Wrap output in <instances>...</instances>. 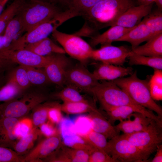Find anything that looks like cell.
Here are the masks:
<instances>
[{
    "mask_svg": "<svg viewBox=\"0 0 162 162\" xmlns=\"http://www.w3.org/2000/svg\"><path fill=\"white\" fill-rule=\"evenodd\" d=\"M140 22L146 25L156 34L162 33V10L158 9L151 11Z\"/></svg>",
    "mask_w": 162,
    "mask_h": 162,
    "instance_id": "31",
    "label": "cell"
},
{
    "mask_svg": "<svg viewBox=\"0 0 162 162\" xmlns=\"http://www.w3.org/2000/svg\"><path fill=\"white\" fill-rule=\"evenodd\" d=\"M40 134L38 128H33L29 133L16 142L13 148L20 156L26 154L29 152Z\"/></svg>",
    "mask_w": 162,
    "mask_h": 162,
    "instance_id": "24",
    "label": "cell"
},
{
    "mask_svg": "<svg viewBox=\"0 0 162 162\" xmlns=\"http://www.w3.org/2000/svg\"><path fill=\"white\" fill-rule=\"evenodd\" d=\"M136 0H103L90 8L82 16L86 22L82 29L93 35L98 30L111 26L124 12L136 5Z\"/></svg>",
    "mask_w": 162,
    "mask_h": 162,
    "instance_id": "1",
    "label": "cell"
},
{
    "mask_svg": "<svg viewBox=\"0 0 162 162\" xmlns=\"http://www.w3.org/2000/svg\"><path fill=\"white\" fill-rule=\"evenodd\" d=\"M79 135L90 145L107 153L108 142L107 139L103 134L91 129L86 134Z\"/></svg>",
    "mask_w": 162,
    "mask_h": 162,
    "instance_id": "28",
    "label": "cell"
},
{
    "mask_svg": "<svg viewBox=\"0 0 162 162\" xmlns=\"http://www.w3.org/2000/svg\"><path fill=\"white\" fill-rule=\"evenodd\" d=\"M153 4L136 5L130 8L121 14L112 26L116 25L128 28L135 27L140 22L142 18L151 11Z\"/></svg>",
    "mask_w": 162,
    "mask_h": 162,
    "instance_id": "15",
    "label": "cell"
},
{
    "mask_svg": "<svg viewBox=\"0 0 162 162\" xmlns=\"http://www.w3.org/2000/svg\"><path fill=\"white\" fill-rule=\"evenodd\" d=\"M60 106L62 111L68 114L89 113L92 111L100 112L89 102H63Z\"/></svg>",
    "mask_w": 162,
    "mask_h": 162,
    "instance_id": "29",
    "label": "cell"
},
{
    "mask_svg": "<svg viewBox=\"0 0 162 162\" xmlns=\"http://www.w3.org/2000/svg\"><path fill=\"white\" fill-rule=\"evenodd\" d=\"M42 0L52 2V0Z\"/></svg>",
    "mask_w": 162,
    "mask_h": 162,
    "instance_id": "53",
    "label": "cell"
},
{
    "mask_svg": "<svg viewBox=\"0 0 162 162\" xmlns=\"http://www.w3.org/2000/svg\"><path fill=\"white\" fill-rule=\"evenodd\" d=\"M7 79L15 82L23 90L28 88L31 85L25 67L20 65L8 75Z\"/></svg>",
    "mask_w": 162,
    "mask_h": 162,
    "instance_id": "36",
    "label": "cell"
},
{
    "mask_svg": "<svg viewBox=\"0 0 162 162\" xmlns=\"http://www.w3.org/2000/svg\"><path fill=\"white\" fill-rule=\"evenodd\" d=\"M113 81L137 104L154 111L162 118V108L151 97L148 80L139 79L135 71L129 77H121Z\"/></svg>",
    "mask_w": 162,
    "mask_h": 162,
    "instance_id": "3",
    "label": "cell"
},
{
    "mask_svg": "<svg viewBox=\"0 0 162 162\" xmlns=\"http://www.w3.org/2000/svg\"><path fill=\"white\" fill-rule=\"evenodd\" d=\"M52 55L42 56L25 48L0 50V57L8 67L11 64L16 63L25 67L43 68Z\"/></svg>",
    "mask_w": 162,
    "mask_h": 162,
    "instance_id": "10",
    "label": "cell"
},
{
    "mask_svg": "<svg viewBox=\"0 0 162 162\" xmlns=\"http://www.w3.org/2000/svg\"><path fill=\"white\" fill-rule=\"evenodd\" d=\"M0 162H24L23 157L11 148L0 146Z\"/></svg>",
    "mask_w": 162,
    "mask_h": 162,
    "instance_id": "41",
    "label": "cell"
},
{
    "mask_svg": "<svg viewBox=\"0 0 162 162\" xmlns=\"http://www.w3.org/2000/svg\"><path fill=\"white\" fill-rule=\"evenodd\" d=\"M131 116L134 117L132 121L134 132L145 131L153 120L137 112L132 113Z\"/></svg>",
    "mask_w": 162,
    "mask_h": 162,
    "instance_id": "40",
    "label": "cell"
},
{
    "mask_svg": "<svg viewBox=\"0 0 162 162\" xmlns=\"http://www.w3.org/2000/svg\"><path fill=\"white\" fill-rule=\"evenodd\" d=\"M19 119L0 115V146L13 148L18 140L15 128Z\"/></svg>",
    "mask_w": 162,
    "mask_h": 162,
    "instance_id": "17",
    "label": "cell"
},
{
    "mask_svg": "<svg viewBox=\"0 0 162 162\" xmlns=\"http://www.w3.org/2000/svg\"><path fill=\"white\" fill-rule=\"evenodd\" d=\"M69 59L65 54H52L43 68L50 82L59 86L65 85L67 71L70 67Z\"/></svg>",
    "mask_w": 162,
    "mask_h": 162,
    "instance_id": "13",
    "label": "cell"
},
{
    "mask_svg": "<svg viewBox=\"0 0 162 162\" xmlns=\"http://www.w3.org/2000/svg\"><path fill=\"white\" fill-rule=\"evenodd\" d=\"M104 110L106 112L109 117V121L112 124L117 121L125 120L130 117L132 113L138 112L135 109L128 106L111 107Z\"/></svg>",
    "mask_w": 162,
    "mask_h": 162,
    "instance_id": "27",
    "label": "cell"
},
{
    "mask_svg": "<svg viewBox=\"0 0 162 162\" xmlns=\"http://www.w3.org/2000/svg\"><path fill=\"white\" fill-rule=\"evenodd\" d=\"M91 90V93L98 100L103 109L120 106H132L138 112L157 122L162 123V118L149 110L137 104L124 90L113 81L102 80Z\"/></svg>",
    "mask_w": 162,
    "mask_h": 162,
    "instance_id": "2",
    "label": "cell"
},
{
    "mask_svg": "<svg viewBox=\"0 0 162 162\" xmlns=\"http://www.w3.org/2000/svg\"><path fill=\"white\" fill-rule=\"evenodd\" d=\"M99 81L90 72L80 63L70 67L66 74L65 85L73 86L79 90L90 93Z\"/></svg>",
    "mask_w": 162,
    "mask_h": 162,
    "instance_id": "11",
    "label": "cell"
},
{
    "mask_svg": "<svg viewBox=\"0 0 162 162\" xmlns=\"http://www.w3.org/2000/svg\"><path fill=\"white\" fill-rule=\"evenodd\" d=\"M134 28H128L116 25L112 26L103 33L91 37L90 44L92 46H95L99 44L102 46L111 44Z\"/></svg>",
    "mask_w": 162,
    "mask_h": 162,
    "instance_id": "20",
    "label": "cell"
},
{
    "mask_svg": "<svg viewBox=\"0 0 162 162\" xmlns=\"http://www.w3.org/2000/svg\"><path fill=\"white\" fill-rule=\"evenodd\" d=\"M55 103H47L38 105L32 110L31 119L34 127L38 128L47 119L49 109Z\"/></svg>",
    "mask_w": 162,
    "mask_h": 162,
    "instance_id": "34",
    "label": "cell"
},
{
    "mask_svg": "<svg viewBox=\"0 0 162 162\" xmlns=\"http://www.w3.org/2000/svg\"><path fill=\"white\" fill-rule=\"evenodd\" d=\"M61 11L52 2L26 0L18 14L26 32L52 18Z\"/></svg>",
    "mask_w": 162,
    "mask_h": 162,
    "instance_id": "4",
    "label": "cell"
},
{
    "mask_svg": "<svg viewBox=\"0 0 162 162\" xmlns=\"http://www.w3.org/2000/svg\"><path fill=\"white\" fill-rule=\"evenodd\" d=\"M44 94L38 92L26 93L0 104V115L5 117L20 118L25 116L38 105L47 99Z\"/></svg>",
    "mask_w": 162,
    "mask_h": 162,
    "instance_id": "7",
    "label": "cell"
},
{
    "mask_svg": "<svg viewBox=\"0 0 162 162\" xmlns=\"http://www.w3.org/2000/svg\"><path fill=\"white\" fill-rule=\"evenodd\" d=\"M154 157L150 161L152 162H162V145H159L156 150Z\"/></svg>",
    "mask_w": 162,
    "mask_h": 162,
    "instance_id": "46",
    "label": "cell"
},
{
    "mask_svg": "<svg viewBox=\"0 0 162 162\" xmlns=\"http://www.w3.org/2000/svg\"><path fill=\"white\" fill-rule=\"evenodd\" d=\"M156 35L146 25L140 22L116 41L128 42L131 44V49H133L141 43L147 41Z\"/></svg>",
    "mask_w": 162,
    "mask_h": 162,
    "instance_id": "18",
    "label": "cell"
},
{
    "mask_svg": "<svg viewBox=\"0 0 162 162\" xmlns=\"http://www.w3.org/2000/svg\"><path fill=\"white\" fill-rule=\"evenodd\" d=\"M39 127L41 134L44 136L46 138L60 134V130L55 127L54 124L48 121H46Z\"/></svg>",
    "mask_w": 162,
    "mask_h": 162,
    "instance_id": "45",
    "label": "cell"
},
{
    "mask_svg": "<svg viewBox=\"0 0 162 162\" xmlns=\"http://www.w3.org/2000/svg\"><path fill=\"white\" fill-rule=\"evenodd\" d=\"M130 118H128L127 120H121L118 124L113 125L116 131L118 134L121 131L124 134H129L134 132L133 121Z\"/></svg>",
    "mask_w": 162,
    "mask_h": 162,
    "instance_id": "44",
    "label": "cell"
},
{
    "mask_svg": "<svg viewBox=\"0 0 162 162\" xmlns=\"http://www.w3.org/2000/svg\"><path fill=\"white\" fill-rule=\"evenodd\" d=\"M5 43V39L3 34L0 35V50L3 48Z\"/></svg>",
    "mask_w": 162,
    "mask_h": 162,
    "instance_id": "49",
    "label": "cell"
},
{
    "mask_svg": "<svg viewBox=\"0 0 162 162\" xmlns=\"http://www.w3.org/2000/svg\"><path fill=\"white\" fill-rule=\"evenodd\" d=\"M34 128L31 118L26 116L20 118L15 128L18 140L29 133Z\"/></svg>",
    "mask_w": 162,
    "mask_h": 162,
    "instance_id": "39",
    "label": "cell"
},
{
    "mask_svg": "<svg viewBox=\"0 0 162 162\" xmlns=\"http://www.w3.org/2000/svg\"><path fill=\"white\" fill-rule=\"evenodd\" d=\"M131 51V49L125 46L105 45L99 49L93 50L91 58L102 63L121 66L130 55Z\"/></svg>",
    "mask_w": 162,
    "mask_h": 162,
    "instance_id": "12",
    "label": "cell"
},
{
    "mask_svg": "<svg viewBox=\"0 0 162 162\" xmlns=\"http://www.w3.org/2000/svg\"><path fill=\"white\" fill-rule=\"evenodd\" d=\"M131 52L146 56H162V33L153 37L144 44L131 49Z\"/></svg>",
    "mask_w": 162,
    "mask_h": 162,
    "instance_id": "22",
    "label": "cell"
},
{
    "mask_svg": "<svg viewBox=\"0 0 162 162\" xmlns=\"http://www.w3.org/2000/svg\"><path fill=\"white\" fill-rule=\"evenodd\" d=\"M54 96L57 98L62 100L63 102H88L80 94L79 90L73 86L69 85H66Z\"/></svg>",
    "mask_w": 162,
    "mask_h": 162,
    "instance_id": "30",
    "label": "cell"
},
{
    "mask_svg": "<svg viewBox=\"0 0 162 162\" xmlns=\"http://www.w3.org/2000/svg\"><path fill=\"white\" fill-rule=\"evenodd\" d=\"M60 104L55 103L49 110L47 119L50 122L55 125L59 124L62 120V116Z\"/></svg>",
    "mask_w": 162,
    "mask_h": 162,
    "instance_id": "42",
    "label": "cell"
},
{
    "mask_svg": "<svg viewBox=\"0 0 162 162\" xmlns=\"http://www.w3.org/2000/svg\"><path fill=\"white\" fill-rule=\"evenodd\" d=\"M103 0H71L67 6L82 16L95 4Z\"/></svg>",
    "mask_w": 162,
    "mask_h": 162,
    "instance_id": "38",
    "label": "cell"
},
{
    "mask_svg": "<svg viewBox=\"0 0 162 162\" xmlns=\"http://www.w3.org/2000/svg\"><path fill=\"white\" fill-rule=\"evenodd\" d=\"M60 134L46 138L23 157L24 162H42L62 146Z\"/></svg>",
    "mask_w": 162,
    "mask_h": 162,
    "instance_id": "14",
    "label": "cell"
},
{
    "mask_svg": "<svg viewBox=\"0 0 162 162\" xmlns=\"http://www.w3.org/2000/svg\"><path fill=\"white\" fill-rule=\"evenodd\" d=\"M154 2L156 3L158 9L162 10V0H154Z\"/></svg>",
    "mask_w": 162,
    "mask_h": 162,
    "instance_id": "50",
    "label": "cell"
},
{
    "mask_svg": "<svg viewBox=\"0 0 162 162\" xmlns=\"http://www.w3.org/2000/svg\"><path fill=\"white\" fill-rule=\"evenodd\" d=\"M62 148L69 162H88L91 154L88 151L69 147Z\"/></svg>",
    "mask_w": 162,
    "mask_h": 162,
    "instance_id": "37",
    "label": "cell"
},
{
    "mask_svg": "<svg viewBox=\"0 0 162 162\" xmlns=\"http://www.w3.org/2000/svg\"><path fill=\"white\" fill-rule=\"evenodd\" d=\"M2 73L0 74V88L5 83L4 78L2 76Z\"/></svg>",
    "mask_w": 162,
    "mask_h": 162,
    "instance_id": "52",
    "label": "cell"
},
{
    "mask_svg": "<svg viewBox=\"0 0 162 162\" xmlns=\"http://www.w3.org/2000/svg\"><path fill=\"white\" fill-rule=\"evenodd\" d=\"M71 0H52V1H55L60 2L66 6H67Z\"/></svg>",
    "mask_w": 162,
    "mask_h": 162,
    "instance_id": "51",
    "label": "cell"
},
{
    "mask_svg": "<svg viewBox=\"0 0 162 162\" xmlns=\"http://www.w3.org/2000/svg\"><path fill=\"white\" fill-rule=\"evenodd\" d=\"M24 67L31 84L40 86L50 82L44 68Z\"/></svg>",
    "mask_w": 162,
    "mask_h": 162,
    "instance_id": "35",
    "label": "cell"
},
{
    "mask_svg": "<svg viewBox=\"0 0 162 162\" xmlns=\"http://www.w3.org/2000/svg\"><path fill=\"white\" fill-rule=\"evenodd\" d=\"M22 90L14 81L7 79L0 88V102H7L17 98Z\"/></svg>",
    "mask_w": 162,
    "mask_h": 162,
    "instance_id": "33",
    "label": "cell"
},
{
    "mask_svg": "<svg viewBox=\"0 0 162 162\" xmlns=\"http://www.w3.org/2000/svg\"><path fill=\"white\" fill-rule=\"evenodd\" d=\"M148 159L162 142V124L152 120L144 131L123 134Z\"/></svg>",
    "mask_w": 162,
    "mask_h": 162,
    "instance_id": "6",
    "label": "cell"
},
{
    "mask_svg": "<svg viewBox=\"0 0 162 162\" xmlns=\"http://www.w3.org/2000/svg\"><path fill=\"white\" fill-rule=\"evenodd\" d=\"M88 162H116L107 153L96 149L90 155Z\"/></svg>",
    "mask_w": 162,
    "mask_h": 162,
    "instance_id": "43",
    "label": "cell"
},
{
    "mask_svg": "<svg viewBox=\"0 0 162 162\" xmlns=\"http://www.w3.org/2000/svg\"><path fill=\"white\" fill-rule=\"evenodd\" d=\"M86 117L89 122L91 128L103 134L107 139L110 140L119 135L116 131L113 125L106 119L100 112H90Z\"/></svg>",
    "mask_w": 162,
    "mask_h": 162,
    "instance_id": "19",
    "label": "cell"
},
{
    "mask_svg": "<svg viewBox=\"0 0 162 162\" xmlns=\"http://www.w3.org/2000/svg\"><path fill=\"white\" fill-rule=\"evenodd\" d=\"M53 38L61 45L71 57L82 64L91 58L93 50L92 46L80 36L76 34H68L57 29L52 34Z\"/></svg>",
    "mask_w": 162,
    "mask_h": 162,
    "instance_id": "8",
    "label": "cell"
},
{
    "mask_svg": "<svg viewBox=\"0 0 162 162\" xmlns=\"http://www.w3.org/2000/svg\"><path fill=\"white\" fill-rule=\"evenodd\" d=\"M133 69L102 63L97 67L92 73L98 80L113 81L117 79L131 74Z\"/></svg>",
    "mask_w": 162,
    "mask_h": 162,
    "instance_id": "16",
    "label": "cell"
},
{
    "mask_svg": "<svg viewBox=\"0 0 162 162\" xmlns=\"http://www.w3.org/2000/svg\"><path fill=\"white\" fill-rule=\"evenodd\" d=\"M107 153L116 162L147 161L142 152L123 134L110 140Z\"/></svg>",
    "mask_w": 162,
    "mask_h": 162,
    "instance_id": "9",
    "label": "cell"
},
{
    "mask_svg": "<svg viewBox=\"0 0 162 162\" xmlns=\"http://www.w3.org/2000/svg\"><path fill=\"white\" fill-rule=\"evenodd\" d=\"M139 5H147L154 2V0H136Z\"/></svg>",
    "mask_w": 162,
    "mask_h": 162,
    "instance_id": "47",
    "label": "cell"
},
{
    "mask_svg": "<svg viewBox=\"0 0 162 162\" xmlns=\"http://www.w3.org/2000/svg\"><path fill=\"white\" fill-rule=\"evenodd\" d=\"M26 32L20 17L18 13L9 22L3 35L5 39L4 47L8 49Z\"/></svg>",
    "mask_w": 162,
    "mask_h": 162,
    "instance_id": "23",
    "label": "cell"
},
{
    "mask_svg": "<svg viewBox=\"0 0 162 162\" xmlns=\"http://www.w3.org/2000/svg\"><path fill=\"white\" fill-rule=\"evenodd\" d=\"M24 48L42 56L56 53H65L61 46L57 45L48 37L36 42L28 44Z\"/></svg>",
    "mask_w": 162,
    "mask_h": 162,
    "instance_id": "21",
    "label": "cell"
},
{
    "mask_svg": "<svg viewBox=\"0 0 162 162\" xmlns=\"http://www.w3.org/2000/svg\"><path fill=\"white\" fill-rule=\"evenodd\" d=\"M129 64L133 65H143L153 68L162 70V56H148L131 53L129 57Z\"/></svg>",
    "mask_w": 162,
    "mask_h": 162,
    "instance_id": "26",
    "label": "cell"
},
{
    "mask_svg": "<svg viewBox=\"0 0 162 162\" xmlns=\"http://www.w3.org/2000/svg\"><path fill=\"white\" fill-rule=\"evenodd\" d=\"M26 0H14L0 16V35L3 34L9 22L18 14Z\"/></svg>",
    "mask_w": 162,
    "mask_h": 162,
    "instance_id": "25",
    "label": "cell"
},
{
    "mask_svg": "<svg viewBox=\"0 0 162 162\" xmlns=\"http://www.w3.org/2000/svg\"><path fill=\"white\" fill-rule=\"evenodd\" d=\"M77 16H79L78 13L70 8L61 11L51 19L26 32L13 44L11 49L13 50L23 49L28 44L48 37L64 22Z\"/></svg>",
    "mask_w": 162,
    "mask_h": 162,
    "instance_id": "5",
    "label": "cell"
},
{
    "mask_svg": "<svg viewBox=\"0 0 162 162\" xmlns=\"http://www.w3.org/2000/svg\"><path fill=\"white\" fill-rule=\"evenodd\" d=\"M10 0H0V16L4 10L6 4Z\"/></svg>",
    "mask_w": 162,
    "mask_h": 162,
    "instance_id": "48",
    "label": "cell"
},
{
    "mask_svg": "<svg viewBox=\"0 0 162 162\" xmlns=\"http://www.w3.org/2000/svg\"><path fill=\"white\" fill-rule=\"evenodd\" d=\"M151 97L154 100H162V70L154 69L153 75L149 81Z\"/></svg>",
    "mask_w": 162,
    "mask_h": 162,
    "instance_id": "32",
    "label": "cell"
}]
</instances>
